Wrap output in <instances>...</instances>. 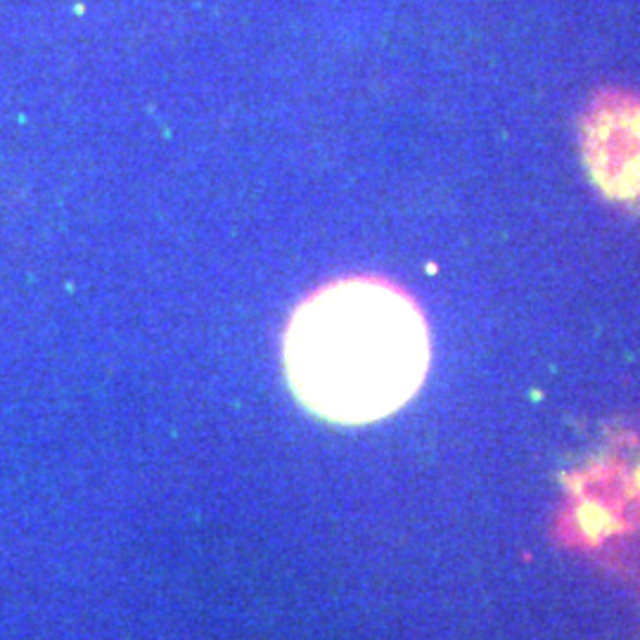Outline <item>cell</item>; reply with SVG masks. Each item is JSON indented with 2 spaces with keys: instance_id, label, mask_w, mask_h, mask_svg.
Masks as SVG:
<instances>
[{
  "instance_id": "cell-1",
  "label": "cell",
  "mask_w": 640,
  "mask_h": 640,
  "mask_svg": "<svg viewBox=\"0 0 640 640\" xmlns=\"http://www.w3.org/2000/svg\"><path fill=\"white\" fill-rule=\"evenodd\" d=\"M432 358L420 306L382 278H342L308 294L282 339L296 401L335 424H368L403 408Z\"/></svg>"
},
{
  "instance_id": "cell-2",
  "label": "cell",
  "mask_w": 640,
  "mask_h": 640,
  "mask_svg": "<svg viewBox=\"0 0 640 640\" xmlns=\"http://www.w3.org/2000/svg\"><path fill=\"white\" fill-rule=\"evenodd\" d=\"M586 159L607 195H640V105H602L588 116Z\"/></svg>"
}]
</instances>
